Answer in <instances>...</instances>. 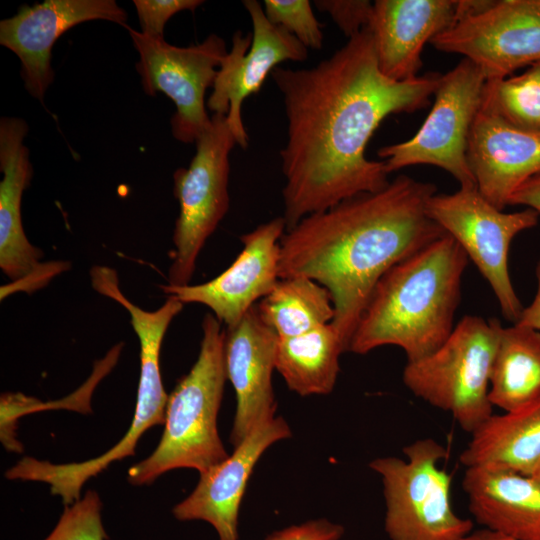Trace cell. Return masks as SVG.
Here are the masks:
<instances>
[{
	"label": "cell",
	"instance_id": "1",
	"mask_svg": "<svg viewBox=\"0 0 540 540\" xmlns=\"http://www.w3.org/2000/svg\"><path fill=\"white\" fill-rule=\"evenodd\" d=\"M271 77L287 118L280 158L288 230L308 215L388 185L384 162L366 157L368 142L386 117L427 106L441 74L387 78L366 27L315 66H278Z\"/></svg>",
	"mask_w": 540,
	"mask_h": 540
},
{
	"label": "cell",
	"instance_id": "2",
	"mask_svg": "<svg viewBox=\"0 0 540 540\" xmlns=\"http://www.w3.org/2000/svg\"><path fill=\"white\" fill-rule=\"evenodd\" d=\"M434 184L399 175L386 187L308 215L280 240L279 277L305 276L330 293L331 324L347 351L379 279L446 232L428 215Z\"/></svg>",
	"mask_w": 540,
	"mask_h": 540
},
{
	"label": "cell",
	"instance_id": "3",
	"mask_svg": "<svg viewBox=\"0 0 540 540\" xmlns=\"http://www.w3.org/2000/svg\"><path fill=\"white\" fill-rule=\"evenodd\" d=\"M468 260L446 234L391 267L374 287L349 351L367 354L395 345L413 362L438 349L455 327Z\"/></svg>",
	"mask_w": 540,
	"mask_h": 540
},
{
	"label": "cell",
	"instance_id": "4",
	"mask_svg": "<svg viewBox=\"0 0 540 540\" xmlns=\"http://www.w3.org/2000/svg\"><path fill=\"white\" fill-rule=\"evenodd\" d=\"M221 325L213 314L204 316L198 358L168 396L164 431L157 447L129 468L131 484H151L178 468L202 474L228 458L217 428L227 379L225 330Z\"/></svg>",
	"mask_w": 540,
	"mask_h": 540
},
{
	"label": "cell",
	"instance_id": "5",
	"mask_svg": "<svg viewBox=\"0 0 540 540\" xmlns=\"http://www.w3.org/2000/svg\"><path fill=\"white\" fill-rule=\"evenodd\" d=\"M502 327L496 318L465 316L438 349L406 363L404 385L416 397L449 412L472 434L493 415L490 373Z\"/></svg>",
	"mask_w": 540,
	"mask_h": 540
},
{
	"label": "cell",
	"instance_id": "6",
	"mask_svg": "<svg viewBox=\"0 0 540 540\" xmlns=\"http://www.w3.org/2000/svg\"><path fill=\"white\" fill-rule=\"evenodd\" d=\"M406 459L376 458L369 467L382 481L386 504L384 528L390 540H462L473 522L451 504V476L439 463L446 448L433 438L403 448Z\"/></svg>",
	"mask_w": 540,
	"mask_h": 540
},
{
	"label": "cell",
	"instance_id": "7",
	"mask_svg": "<svg viewBox=\"0 0 540 540\" xmlns=\"http://www.w3.org/2000/svg\"><path fill=\"white\" fill-rule=\"evenodd\" d=\"M195 143L196 153L189 167L173 174V192L179 202L173 233L175 251L168 272V284L173 286L189 284L202 247L230 204L229 157L236 141L226 115L214 113Z\"/></svg>",
	"mask_w": 540,
	"mask_h": 540
},
{
	"label": "cell",
	"instance_id": "8",
	"mask_svg": "<svg viewBox=\"0 0 540 540\" xmlns=\"http://www.w3.org/2000/svg\"><path fill=\"white\" fill-rule=\"evenodd\" d=\"M486 81L483 72L465 58L441 75L432 108L414 136L378 150L387 173L412 165H433L450 173L460 187H477L467 150Z\"/></svg>",
	"mask_w": 540,
	"mask_h": 540
},
{
	"label": "cell",
	"instance_id": "9",
	"mask_svg": "<svg viewBox=\"0 0 540 540\" xmlns=\"http://www.w3.org/2000/svg\"><path fill=\"white\" fill-rule=\"evenodd\" d=\"M427 212L476 265L496 296L503 317L516 323L524 307L510 279L509 248L517 234L537 225L539 214L531 208L512 213L499 210L476 186L434 194Z\"/></svg>",
	"mask_w": 540,
	"mask_h": 540
},
{
	"label": "cell",
	"instance_id": "10",
	"mask_svg": "<svg viewBox=\"0 0 540 540\" xmlns=\"http://www.w3.org/2000/svg\"><path fill=\"white\" fill-rule=\"evenodd\" d=\"M460 54L486 80L509 77L540 61V0H459V15L430 42Z\"/></svg>",
	"mask_w": 540,
	"mask_h": 540
},
{
	"label": "cell",
	"instance_id": "11",
	"mask_svg": "<svg viewBox=\"0 0 540 540\" xmlns=\"http://www.w3.org/2000/svg\"><path fill=\"white\" fill-rule=\"evenodd\" d=\"M126 28L139 54L136 70L144 92L168 96L176 106L171 118L172 135L183 143L196 142L211 123L205 93L213 87L217 67L228 52L224 39L210 34L199 44L178 47L164 38Z\"/></svg>",
	"mask_w": 540,
	"mask_h": 540
},
{
	"label": "cell",
	"instance_id": "12",
	"mask_svg": "<svg viewBox=\"0 0 540 540\" xmlns=\"http://www.w3.org/2000/svg\"><path fill=\"white\" fill-rule=\"evenodd\" d=\"M107 297L123 306L130 314L132 327L140 343V377L135 411L130 427L120 441L100 456L83 462L60 463L55 469L59 488L70 497H79L84 484L103 472L114 461L135 454L138 440L156 425H164L168 401L160 372V350L165 333L183 303L170 295L154 311H146L132 303L115 284L108 288Z\"/></svg>",
	"mask_w": 540,
	"mask_h": 540
},
{
	"label": "cell",
	"instance_id": "13",
	"mask_svg": "<svg viewBox=\"0 0 540 540\" xmlns=\"http://www.w3.org/2000/svg\"><path fill=\"white\" fill-rule=\"evenodd\" d=\"M252 33H234L232 47L223 58L207 100L214 113L226 115L236 144L248 147L249 138L242 120L243 101L258 93L269 74L284 61L302 62L308 49L283 27L272 24L256 0H245Z\"/></svg>",
	"mask_w": 540,
	"mask_h": 540
},
{
	"label": "cell",
	"instance_id": "14",
	"mask_svg": "<svg viewBox=\"0 0 540 540\" xmlns=\"http://www.w3.org/2000/svg\"><path fill=\"white\" fill-rule=\"evenodd\" d=\"M285 231L283 217L267 221L241 236V252L217 277L198 285L160 288L183 304L207 306L226 328H232L278 282L280 240Z\"/></svg>",
	"mask_w": 540,
	"mask_h": 540
},
{
	"label": "cell",
	"instance_id": "15",
	"mask_svg": "<svg viewBox=\"0 0 540 540\" xmlns=\"http://www.w3.org/2000/svg\"><path fill=\"white\" fill-rule=\"evenodd\" d=\"M100 19L127 26V13L114 0H45L23 5L1 20L0 44L18 56L29 94L43 101L53 82L51 52L56 40L77 24Z\"/></svg>",
	"mask_w": 540,
	"mask_h": 540
},
{
	"label": "cell",
	"instance_id": "16",
	"mask_svg": "<svg viewBox=\"0 0 540 540\" xmlns=\"http://www.w3.org/2000/svg\"><path fill=\"white\" fill-rule=\"evenodd\" d=\"M28 124L20 118L0 120V267L19 289L43 287L61 272L62 263L42 264L43 252L27 239L22 225L21 200L32 178L29 149L24 145Z\"/></svg>",
	"mask_w": 540,
	"mask_h": 540
},
{
	"label": "cell",
	"instance_id": "17",
	"mask_svg": "<svg viewBox=\"0 0 540 540\" xmlns=\"http://www.w3.org/2000/svg\"><path fill=\"white\" fill-rule=\"evenodd\" d=\"M291 435L280 416L258 425L226 460L200 474L190 495L173 507V516L209 523L219 540H239V509L249 477L263 453Z\"/></svg>",
	"mask_w": 540,
	"mask_h": 540
},
{
	"label": "cell",
	"instance_id": "18",
	"mask_svg": "<svg viewBox=\"0 0 540 540\" xmlns=\"http://www.w3.org/2000/svg\"><path fill=\"white\" fill-rule=\"evenodd\" d=\"M278 336L254 305L232 328L225 329L227 379L236 395L230 442L236 447L261 423L275 417L277 402L272 373Z\"/></svg>",
	"mask_w": 540,
	"mask_h": 540
},
{
	"label": "cell",
	"instance_id": "19",
	"mask_svg": "<svg viewBox=\"0 0 540 540\" xmlns=\"http://www.w3.org/2000/svg\"><path fill=\"white\" fill-rule=\"evenodd\" d=\"M467 160L479 192L504 210L515 190L540 172V133L508 124L481 102Z\"/></svg>",
	"mask_w": 540,
	"mask_h": 540
},
{
	"label": "cell",
	"instance_id": "20",
	"mask_svg": "<svg viewBox=\"0 0 540 540\" xmlns=\"http://www.w3.org/2000/svg\"><path fill=\"white\" fill-rule=\"evenodd\" d=\"M459 0H376L368 25L381 73L394 81L416 78L426 43L455 23Z\"/></svg>",
	"mask_w": 540,
	"mask_h": 540
},
{
	"label": "cell",
	"instance_id": "21",
	"mask_svg": "<svg viewBox=\"0 0 540 540\" xmlns=\"http://www.w3.org/2000/svg\"><path fill=\"white\" fill-rule=\"evenodd\" d=\"M462 489L485 529L513 540H540V483L532 476L470 467Z\"/></svg>",
	"mask_w": 540,
	"mask_h": 540
},
{
	"label": "cell",
	"instance_id": "22",
	"mask_svg": "<svg viewBox=\"0 0 540 540\" xmlns=\"http://www.w3.org/2000/svg\"><path fill=\"white\" fill-rule=\"evenodd\" d=\"M459 458L466 468L532 476L540 466V398L518 410L493 414L471 434Z\"/></svg>",
	"mask_w": 540,
	"mask_h": 540
},
{
	"label": "cell",
	"instance_id": "23",
	"mask_svg": "<svg viewBox=\"0 0 540 540\" xmlns=\"http://www.w3.org/2000/svg\"><path fill=\"white\" fill-rule=\"evenodd\" d=\"M540 398V331L520 323L502 327L489 385L491 404L504 412Z\"/></svg>",
	"mask_w": 540,
	"mask_h": 540
},
{
	"label": "cell",
	"instance_id": "24",
	"mask_svg": "<svg viewBox=\"0 0 540 540\" xmlns=\"http://www.w3.org/2000/svg\"><path fill=\"white\" fill-rule=\"evenodd\" d=\"M346 351L338 331L329 323L297 336L278 337L275 369L300 396L326 395L334 389L339 358Z\"/></svg>",
	"mask_w": 540,
	"mask_h": 540
},
{
	"label": "cell",
	"instance_id": "25",
	"mask_svg": "<svg viewBox=\"0 0 540 540\" xmlns=\"http://www.w3.org/2000/svg\"><path fill=\"white\" fill-rule=\"evenodd\" d=\"M257 309L279 338L297 336L329 324L335 315L329 291L305 276L279 278L257 303Z\"/></svg>",
	"mask_w": 540,
	"mask_h": 540
},
{
	"label": "cell",
	"instance_id": "26",
	"mask_svg": "<svg viewBox=\"0 0 540 540\" xmlns=\"http://www.w3.org/2000/svg\"><path fill=\"white\" fill-rule=\"evenodd\" d=\"M482 104L508 124L540 133V61L520 75L487 80Z\"/></svg>",
	"mask_w": 540,
	"mask_h": 540
},
{
	"label": "cell",
	"instance_id": "27",
	"mask_svg": "<svg viewBox=\"0 0 540 540\" xmlns=\"http://www.w3.org/2000/svg\"><path fill=\"white\" fill-rule=\"evenodd\" d=\"M102 521V501L88 490L83 497L64 508L57 524L44 540H107Z\"/></svg>",
	"mask_w": 540,
	"mask_h": 540
},
{
	"label": "cell",
	"instance_id": "28",
	"mask_svg": "<svg viewBox=\"0 0 540 540\" xmlns=\"http://www.w3.org/2000/svg\"><path fill=\"white\" fill-rule=\"evenodd\" d=\"M263 3L265 15L272 24L283 27L307 49H321L322 25L308 0H265Z\"/></svg>",
	"mask_w": 540,
	"mask_h": 540
},
{
	"label": "cell",
	"instance_id": "29",
	"mask_svg": "<svg viewBox=\"0 0 540 540\" xmlns=\"http://www.w3.org/2000/svg\"><path fill=\"white\" fill-rule=\"evenodd\" d=\"M141 32L145 35L164 38L167 21L183 10L195 11L202 0H133Z\"/></svg>",
	"mask_w": 540,
	"mask_h": 540
},
{
	"label": "cell",
	"instance_id": "30",
	"mask_svg": "<svg viewBox=\"0 0 540 540\" xmlns=\"http://www.w3.org/2000/svg\"><path fill=\"white\" fill-rule=\"evenodd\" d=\"M315 6L327 13L348 39L368 27L373 3L368 0H316Z\"/></svg>",
	"mask_w": 540,
	"mask_h": 540
},
{
	"label": "cell",
	"instance_id": "31",
	"mask_svg": "<svg viewBox=\"0 0 540 540\" xmlns=\"http://www.w3.org/2000/svg\"><path fill=\"white\" fill-rule=\"evenodd\" d=\"M343 534L342 525L322 518L275 531L265 540H341Z\"/></svg>",
	"mask_w": 540,
	"mask_h": 540
},
{
	"label": "cell",
	"instance_id": "32",
	"mask_svg": "<svg viewBox=\"0 0 540 540\" xmlns=\"http://www.w3.org/2000/svg\"><path fill=\"white\" fill-rule=\"evenodd\" d=\"M509 205H525L540 215V172L527 179L515 190Z\"/></svg>",
	"mask_w": 540,
	"mask_h": 540
},
{
	"label": "cell",
	"instance_id": "33",
	"mask_svg": "<svg viewBox=\"0 0 540 540\" xmlns=\"http://www.w3.org/2000/svg\"><path fill=\"white\" fill-rule=\"evenodd\" d=\"M537 290L529 306L523 309L519 320L525 326L532 327L540 331V259L536 266Z\"/></svg>",
	"mask_w": 540,
	"mask_h": 540
},
{
	"label": "cell",
	"instance_id": "34",
	"mask_svg": "<svg viewBox=\"0 0 540 540\" xmlns=\"http://www.w3.org/2000/svg\"><path fill=\"white\" fill-rule=\"evenodd\" d=\"M462 540H513V539L483 528L477 531H472Z\"/></svg>",
	"mask_w": 540,
	"mask_h": 540
},
{
	"label": "cell",
	"instance_id": "35",
	"mask_svg": "<svg viewBox=\"0 0 540 540\" xmlns=\"http://www.w3.org/2000/svg\"><path fill=\"white\" fill-rule=\"evenodd\" d=\"M532 477L540 483V466L538 467V469L535 471V473L532 475Z\"/></svg>",
	"mask_w": 540,
	"mask_h": 540
}]
</instances>
